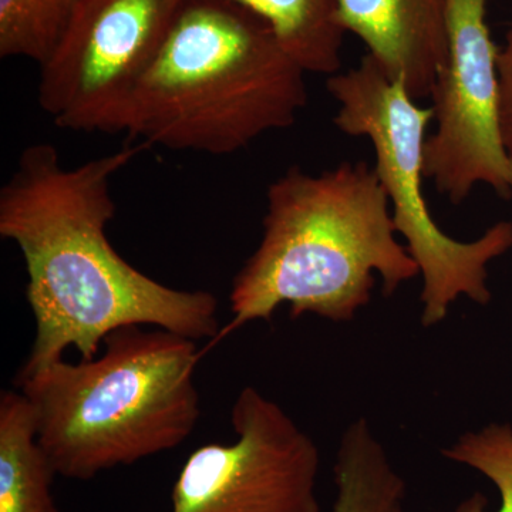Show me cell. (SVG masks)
<instances>
[{
	"instance_id": "obj_1",
	"label": "cell",
	"mask_w": 512,
	"mask_h": 512,
	"mask_svg": "<svg viewBox=\"0 0 512 512\" xmlns=\"http://www.w3.org/2000/svg\"><path fill=\"white\" fill-rule=\"evenodd\" d=\"M144 146L64 167L47 143L28 146L0 191V235L25 259L26 299L36 335L19 376L39 372L74 348L83 360L124 326H153L192 340L220 335L211 292L183 291L128 264L106 228L116 215L114 177Z\"/></svg>"
},
{
	"instance_id": "obj_2",
	"label": "cell",
	"mask_w": 512,
	"mask_h": 512,
	"mask_svg": "<svg viewBox=\"0 0 512 512\" xmlns=\"http://www.w3.org/2000/svg\"><path fill=\"white\" fill-rule=\"evenodd\" d=\"M375 167L343 161L318 175L291 167L266 191L264 234L232 281V318L217 340L282 305L292 319L350 322L369 305L376 276L390 298L420 268L397 239Z\"/></svg>"
},
{
	"instance_id": "obj_3",
	"label": "cell",
	"mask_w": 512,
	"mask_h": 512,
	"mask_svg": "<svg viewBox=\"0 0 512 512\" xmlns=\"http://www.w3.org/2000/svg\"><path fill=\"white\" fill-rule=\"evenodd\" d=\"M305 70L262 16L234 0H184L141 80L126 133L174 151L228 156L295 124Z\"/></svg>"
},
{
	"instance_id": "obj_4",
	"label": "cell",
	"mask_w": 512,
	"mask_h": 512,
	"mask_svg": "<svg viewBox=\"0 0 512 512\" xmlns=\"http://www.w3.org/2000/svg\"><path fill=\"white\" fill-rule=\"evenodd\" d=\"M197 340L124 326L90 360L18 376L57 476L89 481L181 446L201 417Z\"/></svg>"
},
{
	"instance_id": "obj_5",
	"label": "cell",
	"mask_w": 512,
	"mask_h": 512,
	"mask_svg": "<svg viewBox=\"0 0 512 512\" xmlns=\"http://www.w3.org/2000/svg\"><path fill=\"white\" fill-rule=\"evenodd\" d=\"M326 87L339 103L335 126L350 137L369 138L375 148V170L389 197L397 234L423 278L421 325H439L463 296L488 305L493 298L488 265L512 248V222H497L466 242L451 238L434 221L421 187L433 109L419 106L370 55L355 69L330 76Z\"/></svg>"
},
{
	"instance_id": "obj_6",
	"label": "cell",
	"mask_w": 512,
	"mask_h": 512,
	"mask_svg": "<svg viewBox=\"0 0 512 512\" xmlns=\"http://www.w3.org/2000/svg\"><path fill=\"white\" fill-rule=\"evenodd\" d=\"M184 0H83L46 62L37 101L57 127L126 133L131 103Z\"/></svg>"
},
{
	"instance_id": "obj_7",
	"label": "cell",
	"mask_w": 512,
	"mask_h": 512,
	"mask_svg": "<svg viewBox=\"0 0 512 512\" xmlns=\"http://www.w3.org/2000/svg\"><path fill=\"white\" fill-rule=\"evenodd\" d=\"M231 423L237 440L205 444L185 461L171 512H320L311 436L254 387L238 394Z\"/></svg>"
},
{
	"instance_id": "obj_8",
	"label": "cell",
	"mask_w": 512,
	"mask_h": 512,
	"mask_svg": "<svg viewBox=\"0 0 512 512\" xmlns=\"http://www.w3.org/2000/svg\"><path fill=\"white\" fill-rule=\"evenodd\" d=\"M488 2L447 0V57L431 93L437 127L424 144V177L454 205L478 184L512 195L500 124V49L488 28Z\"/></svg>"
},
{
	"instance_id": "obj_9",
	"label": "cell",
	"mask_w": 512,
	"mask_h": 512,
	"mask_svg": "<svg viewBox=\"0 0 512 512\" xmlns=\"http://www.w3.org/2000/svg\"><path fill=\"white\" fill-rule=\"evenodd\" d=\"M340 25L363 40L413 100L433 93L447 57V0H336Z\"/></svg>"
},
{
	"instance_id": "obj_10",
	"label": "cell",
	"mask_w": 512,
	"mask_h": 512,
	"mask_svg": "<svg viewBox=\"0 0 512 512\" xmlns=\"http://www.w3.org/2000/svg\"><path fill=\"white\" fill-rule=\"evenodd\" d=\"M55 467L37 440L35 413L25 396L0 394V512H59Z\"/></svg>"
},
{
	"instance_id": "obj_11",
	"label": "cell",
	"mask_w": 512,
	"mask_h": 512,
	"mask_svg": "<svg viewBox=\"0 0 512 512\" xmlns=\"http://www.w3.org/2000/svg\"><path fill=\"white\" fill-rule=\"evenodd\" d=\"M332 512H403L406 481L394 470L382 441L360 417L340 437L333 466Z\"/></svg>"
},
{
	"instance_id": "obj_12",
	"label": "cell",
	"mask_w": 512,
	"mask_h": 512,
	"mask_svg": "<svg viewBox=\"0 0 512 512\" xmlns=\"http://www.w3.org/2000/svg\"><path fill=\"white\" fill-rule=\"evenodd\" d=\"M262 16L306 73L338 74L345 29L336 0H234Z\"/></svg>"
},
{
	"instance_id": "obj_13",
	"label": "cell",
	"mask_w": 512,
	"mask_h": 512,
	"mask_svg": "<svg viewBox=\"0 0 512 512\" xmlns=\"http://www.w3.org/2000/svg\"><path fill=\"white\" fill-rule=\"evenodd\" d=\"M83 0H0V57L46 62Z\"/></svg>"
},
{
	"instance_id": "obj_14",
	"label": "cell",
	"mask_w": 512,
	"mask_h": 512,
	"mask_svg": "<svg viewBox=\"0 0 512 512\" xmlns=\"http://www.w3.org/2000/svg\"><path fill=\"white\" fill-rule=\"evenodd\" d=\"M444 458L477 470L497 487L500 510L512 512V426L490 423L483 429L461 434L451 446L441 450ZM454 512H488L483 494H474L458 504Z\"/></svg>"
},
{
	"instance_id": "obj_15",
	"label": "cell",
	"mask_w": 512,
	"mask_h": 512,
	"mask_svg": "<svg viewBox=\"0 0 512 512\" xmlns=\"http://www.w3.org/2000/svg\"><path fill=\"white\" fill-rule=\"evenodd\" d=\"M500 79V124L505 150L512 161V23L498 52Z\"/></svg>"
},
{
	"instance_id": "obj_16",
	"label": "cell",
	"mask_w": 512,
	"mask_h": 512,
	"mask_svg": "<svg viewBox=\"0 0 512 512\" xmlns=\"http://www.w3.org/2000/svg\"><path fill=\"white\" fill-rule=\"evenodd\" d=\"M404 512V511H403Z\"/></svg>"
}]
</instances>
